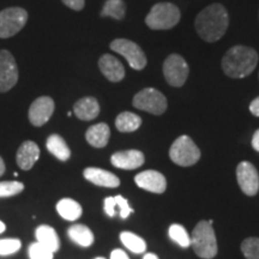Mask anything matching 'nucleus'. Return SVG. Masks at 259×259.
Here are the masks:
<instances>
[{"label": "nucleus", "mask_w": 259, "mask_h": 259, "mask_svg": "<svg viewBox=\"0 0 259 259\" xmlns=\"http://www.w3.org/2000/svg\"><path fill=\"white\" fill-rule=\"evenodd\" d=\"M145 161L144 154L139 150H124L114 153L111 157L112 164L120 169H137L143 166Z\"/></svg>", "instance_id": "14"}, {"label": "nucleus", "mask_w": 259, "mask_h": 259, "mask_svg": "<svg viewBox=\"0 0 259 259\" xmlns=\"http://www.w3.org/2000/svg\"><path fill=\"white\" fill-rule=\"evenodd\" d=\"M54 112V101L50 96H41L29 108V120L34 126H42L50 120Z\"/></svg>", "instance_id": "12"}, {"label": "nucleus", "mask_w": 259, "mask_h": 259, "mask_svg": "<svg viewBox=\"0 0 259 259\" xmlns=\"http://www.w3.org/2000/svg\"><path fill=\"white\" fill-rule=\"evenodd\" d=\"M115 200H116V205L119 208V213H120V218L122 220L127 219L132 212H134V209L130 206V204L127 202V199H125L124 197L118 194V196H114Z\"/></svg>", "instance_id": "32"}, {"label": "nucleus", "mask_w": 259, "mask_h": 259, "mask_svg": "<svg viewBox=\"0 0 259 259\" xmlns=\"http://www.w3.org/2000/svg\"><path fill=\"white\" fill-rule=\"evenodd\" d=\"M19 239H0V255L14 254L21 248Z\"/></svg>", "instance_id": "31"}, {"label": "nucleus", "mask_w": 259, "mask_h": 259, "mask_svg": "<svg viewBox=\"0 0 259 259\" xmlns=\"http://www.w3.org/2000/svg\"><path fill=\"white\" fill-rule=\"evenodd\" d=\"M168 235L180 247L187 248L191 246V236L187 233L185 227H183L181 225H177V223L171 225L169 229H168Z\"/></svg>", "instance_id": "27"}, {"label": "nucleus", "mask_w": 259, "mask_h": 259, "mask_svg": "<svg viewBox=\"0 0 259 259\" xmlns=\"http://www.w3.org/2000/svg\"><path fill=\"white\" fill-rule=\"evenodd\" d=\"M95 259H105V258H102V257H97V258H95Z\"/></svg>", "instance_id": "41"}, {"label": "nucleus", "mask_w": 259, "mask_h": 259, "mask_svg": "<svg viewBox=\"0 0 259 259\" xmlns=\"http://www.w3.org/2000/svg\"><path fill=\"white\" fill-rule=\"evenodd\" d=\"M190 69L186 60L179 54H170L163 63V74L171 87H183L189 77Z\"/></svg>", "instance_id": "9"}, {"label": "nucleus", "mask_w": 259, "mask_h": 259, "mask_svg": "<svg viewBox=\"0 0 259 259\" xmlns=\"http://www.w3.org/2000/svg\"><path fill=\"white\" fill-rule=\"evenodd\" d=\"M28 12L22 8H9L0 11V38L15 36L24 28Z\"/></svg>", "instance_id": "7"}, {"label": "nucleus", "mask_w": 259, "mask_h": 259, "mask_svg": "<svg viewBox=\"0 0 259 259\" xmlns=\"http://www.w3.org/2000/svg\"><path fill=\"white\" fill-rule=\"evenodd\" d=\"M136 185L153 193H163L167 189V180L157 170H144L135 177Z\"/></svg>", "instance_id": "13"}, {"label": "nucleus", "mask_w": 259, "mask_h": 259, "mask_svg": "<svg viewBox=\"0 0 259 259\" xmlns=\"http://www.w3.org/2000/svg\"><path fill=\"white\" fill-rule=\"evenodd\" d=\"M143 259H158V257L156 254H154V253H147L144 255V258Z\"/></svg>", "instance_id": "39"}, {"label": "nucleus", "mask_w": 259, "mask_h": 259, "mask_svg": "<svg viewBox=\"0 0 259 259\" xmlns=\"http://www.w3.org/2000/svg\"><path fill=\"white\" fill-rule=\"evenodd\" d=\"M109 137H111V130L105 122L90 126L85 134L87 142L94 148H105L108 144Z\"/></svg>", "instance_id": "19"}, {"label": "nucleus", "mask_w": 259, "mask_h": 259, "mask_svg": "<svg viewBox=\"0 0 259 259\" xmlns=\"http://www.w3.org/2000/svg\"><path fill=\"white\" fill-rule=\"evenodd\" d=\"M111 259H130L128 255L125 253L122 250H119V248H116V250H113L112 253H111Z\"/></svg>", "instance_id": "35"}, {"label": "nucleus", "mask_w": 259, "mask_h": 259, "mask_svg": "<svg viewBox=\"0 0 259 259\" xmlns=\"http://www.w3.org/2000/svg\"><path fill=\"white\" fill-rule=\"evenodd\" d=\"M24 185L21 181H2L0 183V197H12L21 193Z\"/></svg>", "instance_id": "29"}, {"label": "nucleus", "mask_w": 259, "mask_h": 259, "mask_svg": "<svg viewBox=\"0 0 259 259\" xmlns=\"http://www.w3.org/2000/svg\"><path fill=\"white\" fill-rule=\"evenodd\" d=\"M241 251L246 259H259V239L247 238L241 244Z\"/></svg>", "instance_id": "28"}, {"label": "nucleus", "mask_w": 259, "mask_h": 259, "mask_svg": "<svg viewBox=\"0 0 259 259\" xmlns=\"http://www.w3.org/2000/svg\"><path fill=\"white\" fill-rule=\"evenodd\" d=\"M229 25V15L221 4L206 6L197 15L194 27L199 37L206 42H216L223 37Z\"/></svg>", "instance_id": "1"}, {"label": "nucleus", "mask_w": 259, "mask_h": 259, "mask_svg": "<svg viewBox=\"0 0 259 259\" xmlns=\"http://www.w3.org/2000/svg\"><path fill=\"white\" fill-rule=\"evenodd\" d=\"M120 240L122 245L125 246L127 250L134 253H144L147 250V242H145L141 236L131 232H122L120 234Z\"/></svg>", "instance_id": "25"}, {"label": "nucleus", "mask_w": 259, "mask_h": 259, "mask_svg": "<svg viewBox=\"0 0 259 259\" xmlns=\"http://www.w3.org/2000/svg\"><path fill=\"white\" fill-rule=\"evenodd\" d=\"M169 157L174 163L181 167H191L200 158L199 148L189 136H180L169 149Z\"/></svg>", "instance_id": "5"}, {"label": "nucleus", "mask_w": 259, "mask_h": 259, "mask_svg": "<svg viewBox=\"0 0 259 259\" xmlns=\"http://www.w3.org/2000/svg\"><path fill=\"white\" fill-rule=\"evenodd\" d=\"M194 252L203 259H212L218 254V241L212 226L208 221H200L193 229L191 238Z\"/></svg>", "instance_id": "4"}, {"label": "nucleus", "mask_w": 259, "mask_h": 259, "mask_svg": "<svg viewBox=\"0 0 259 259\" xmlns=\"http://www.w3.org/2000/svg\"><path fill=\"white\" fill-rule=\"evenodd\" d=\"M141 116L132 112H122L115 119V127L122 134H130V132L137 131L141 127Z\"/></svg>", "instance_id": "23"}, {"label": "nucleus", "mask_w": 259, "mask_h": 259, "mask_svg": "<svg viewBox=\"0 0 259 259\" xmlns=\"http://www.w3.org/2000/svg\"><path fill=\"white\" fill-rule=\"evenodd\" d=\"M67 234H69L71 240L76 242L77 245L82 246V247H89V246L94 244V240H95L93 232L84 225L71 226L69 231H67Z\"/></svg>", "instance_id": "24"}, {"label": "nucleus", "mask_w": 259, "mask_h": 259, "mask_svg": "<svg viewBox=\"0 0 259 259\" xmlns=\"http://www.w3.org/2000/svg\"><path fill=\"white\" fill-rule=\"evenodd\" d=\"M111 50L124 57L134 70L141 71L147 66V56L134 41H130L127 38H116L111 44Z\"/></svg>", "instance_id": "8"}, {"label": "nucleus", "mask_w": 259, "mask_h": 259, "mask_svg": "<svg viewBox=\"0 0 259 259\" xmlns=\"http://www.w3.org/2000/svg\"><path fill=\"white\" fill-rule=\"evenodd\" d=\"M73 112L80 120L90 121L100 114V105L95 97H83L74 103Z\"/></svg>", "instance_id": "18"}, {"label": "nucleus", "mask_w": 259, "mask_h": 259, "mask_svg": "<svg viewBox=\"0 0 259 259\" xmlns=\"http://www.w3.org/2000/svg\"><path fill=\"white\" fill-rule=\"evenodd\" d=\"M46 147L52 155H54L58 160L67 161L71 156V150L67 147L65 139L59 135H52L48 137Z\"/></svg>", "instance_id": "22"}, {"label": "nucleus", "mask_w": 259, "mask_h": 259, "mask_svg": "<svg viewBox=\"0 0 259 259\" xmlns=\"http://www.w3.org/2000/svg\"><path fill=\"white\" fill-rule=\"evenodd\" d=\"M103 206H105V212L109 218H114L115 215V208L116 205V200L115 197H107L105 199V203H103Z\"/></svg>", "instance_id": "33"}, {"label": "nucleus", "mask_w": 259, "mask_h": 259, "mask_svg": "<svg viewBox=\"0 0 259 259\" xmlns=\"http://www.w3.org/2000/svg\"><path fill=\"white\" fill-rule=\"evenodd\" d=\"M126 5L124 0H107L101 11V17H112L120 21L125 17Z\"/></svg>", "instance_id": "26"}, {"label": "nucleus", "mask_w": 259, "mask_h": 259, "mask_svg": "<svg viewBox=\"0 0 259 259\" xmlns=\"http://www.w3.org/2000/svg\"><path fill=\"white\" fill-rule=\"evenodd\" d=\"M18 67L9 51H0V93H6L17 84Z\"/></svg>", "instance_id": "10"}, {"label": "nucleus", "mask_w": 259, "mask_h": 259, "mask_svg": "<svg viewBox=\"0 0 259 259\" xmlns=\"http://www.w3.org/2000/svg\"><path fill=\"white\" fill-rule=\"evenodd\" d=\"M67 8L74 10V11H80L85 5V0H61Z\"/></svg>", "instance_id": "34"}, {"label": "nucleus", "mask_w": 259, "mask_h": 259, "mask_svg": "<svg viewBox=\"0 0 259 259\" xmlns=\"http://www.w3.org/2000/svg\"><path fill=\"white\" fill-rule=\"evenodd\" d=\"M35 235H36V240L38 244L47 247L48 250L53 252V253L59 250V236H58L57 232L54 231L53 227L47 225L38 226L36 228V232H35Z\"/></svg>", "instance_id": "20"}, {"label": "nucleus", "mask_w": 259, "mask_h": 259, "mask_svg": "<svg viewBox=\"0 0 259 259\" xmlns=\"http://www.w3.org/2000/svg\"><path fill=\"white\" fill-rule=\"evenodd\" d=\"M83 176L87 180L96 186L109 187V189H115V187L120 186V179L115 174H113L112 171L101 169V168H85L83 171Z\"/></svg>", "instance_id": "16"}, {"label": "nucleus", "mask_w": 259, "mask_h": 259, "mask_svg": "<svg viewBox=\"0 0 259 259\" xmlns=\"http://www.w3.org/2000/svg\"><path fill=\"white\" fill-rule=\"evenodd\" d=\"M236 179L246 196H255L259 191V176L253 164L242 161L236 168Z\"/></svg>", "instance_id": "11"}, {"label": "nucleus", "mask_w": 259, "mask_h": 259, "mask_svg": "<svg viewBox=\"0 0 259 259\" xmlns=\"http://www.w3.org/2000/svg\"><path fill=\"white\" fill-rule=\"evenodd\" d=\"M4 171H5V163H4V160L0 157V177L4 174Z\"/></svg>", "instance_id": "38"}, {"label": "nucleus", "mask_w": 259, "mask_h": 259, "mask_svg": "<svg viewBox=\"0 0 259 259\" xmlns=\"http://www.w3.org/2000/svg\"><path fill=\"white\" fill-rule=\"evenodd\" d=\"M40 157V148L32 141H27L19 147L16 155L17 164L23 170H29L34 167L36 161Z\"/></svg>", "instance_id": "17"}, {"label": "nucleus", "mask_w": 259, "mask_h": 259, "mask_svg": "<svg viewBox=\"0 0 259 259\" xmlns=\"http://www.w3.org/2000/svg\"><path fill=\"white\" fill-rule=\"evenodd\" d=\"M29 257L30 259H53V252L36 241L29 246Z\"/></svg>", "instance_id": "30"}, {"label": "nucleus", "mask_w": 259, "mask_h": 259, "mask_svg": "<svg viewBox=\"0 0 259 259\" xmlns=\"http://www.w3.org/2000/svg\"><path fill=\"white\" fill-rule=\"evenodd\" d=\"M57 211L66 221H76L82 216L83 210L78 202L71 198H64L58 202Z\"/></svg>", "instance_id": "21"}, {"label": "nucleus", "mask_w": 259, "mask_h": 259, "mask_svg": "<svg viewBox=\"0 0 259 259\" xmlns=\"http://www.w3.org/2000/svg\"><path fill=\"white\" fill-rule=\"evenodd\" d=\"M252 148L259 153V130L254 132L253 137H252Z\"/></svg>", "instance_id": "37"}, {"label": "nucleus", "mask_w": 259, "mask_h": 259, "mask_svg": "<svg viewBox=\"0 0 259 259\" xmlns=\"http://www.w3.org/2000/svg\"><path fill=\"white\" fill-rule=\"evenodd\" d=\"M5 229H6L5 223L3 222V221H0V234H2V233H4V232H5Z\"/></svg>", "instance_id": "40"}, {"label": "nucleus", "mask_w": 259, "mask_h": 259, "mask_svg": "<svg viewBox=\"0 0 259 259\" xmlns=\"http://www.w3.org/2000/svg\"><path fill=\"white\" fill-rule=\"evenodd\" d=\"M180 10L171 3H158L145 17V24L153 30H168L180 22Z\"/></svg>", "instance_id": "3"}, {"label": "nucleus", "mask_w": 259, "mask_h": 259, "mask_svg": "<svg viewBox=\"0 0 259 259\" xmlns=\"http://www.w3.org/2000/svg\"><path fill=\"white\" fill-rule=\"evenodd\" d=\"M258 64V54L253 48L234 46L225 54L222 69L231 78H245L253 72Z\"/></svg>", "instance_id": "2"}, {"label": "nucleus", "mask_w": 259, "mask_h": 259, "mask_svg": "<svg viewBox=\"0 0 259 259\" xmlns=\"http://www.w3.org/2000/svg\"><path fill=\"white\" fill-rule=\"evenodd\" d=\"M250 112L254 116H259V96L255 97L253 101L250 105Z\"/></svg>", "instance_id": "36"}, {"label": "nucleus", "mask_w": 259, "mask_h": 259, "mask_svg": "<svg viewBox=\"0 0 259 259\" xmlns=\"http://www.w3.org/2000/svg\"><path fill=\"white\" fill-rule=\"evenodd\" d=\"M132 105L139 111L148 112L154 115H161L167 109V99L160 90L145 88L136 94Z\"/></svg>", "instance_id": "6"}, {"label": "nucleus", "mask_w": 259, "mask_h": 259, "mask_svg": "<svg viewBox=\"0 0 259 259\" xmlns=\"http://www.w3.org/2000/svg\"><path fill=\"white\" fill-rule=\"evenodd\" d=\"M99 67L103 76L111 82H120L125 77V67L121 61L111 54H103L99 60Z\"/></svg>", "instance_id": "15"}]
</instances>
